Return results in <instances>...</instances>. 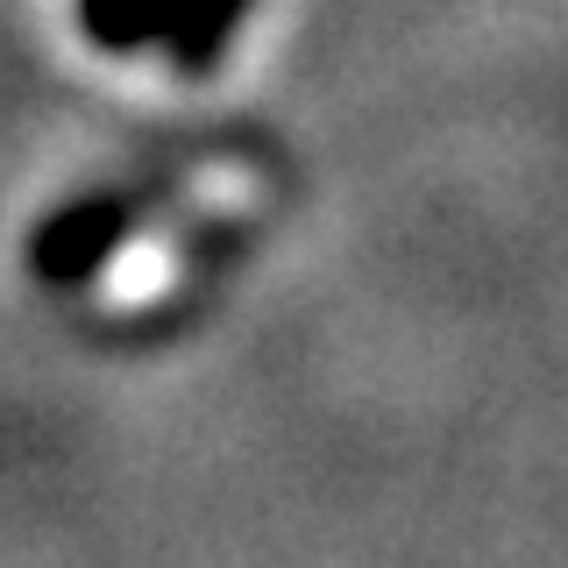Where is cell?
I'll list each match as a JSON object with an SVG mask.
<instances>
[{"instance_id":"6da1fadb","label":"cell","mask_w":568,"mask_h":568,"mask_svg":"<svg viewBox=\"0 0 568 568\" xmlns=\"http://www.w3.org/2000/svg\"><path fill=\"white\" fill-rule=\"evenodd\" d=\"M171 277H178V242H164V235H135L114 263H106V277H100V306L135 313V306H150V298H164V292H171Z\"/></svg>"}]
</instances>
